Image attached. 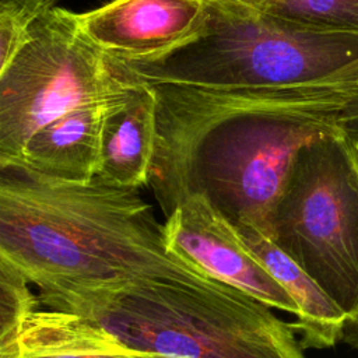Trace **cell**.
Listing matches in <instances>:
<instances>
[{
  "mask_svg": "<svg viewBox=\"0 0 358 358\" xmlns=\"http://www.w3.org/2000/svg\"><path fill=\"white\" fill-rule=\"evenodd\" d=\"M148 84L157 98L148 185L164 215L200 194L232 225H250L268 236L298 151L336 129L333 116L306 85Z\"/></svg>",
  "mask_w": 358,
  "mask_h": 358,
  "instance_id": "cell-1",
  "label": "cell"
},
{
  "mask_svg": "<svg viewBox=\"0 0 358 358\" xmlns=\"http://www.w3.org/2000/svg\"><path fill=\"white\" fill-rule=\"evenodd\" d=\"M0 260L36 292L116 282L213 280L168 249L138 189L67 182L0 164Z\"/></svg>",
  "mask_w": 358,
  "mask_h": 358,
  "instance_id": "cell-2",
  "label": "cell"
},
{
  "mask_svg": "<svg viewBox=\"0 0 358 358\" xmlns=\"http://www.w3.org/2000/svg\"><path fill=\"white\" fill-rule=\"evenodd\" d=\"M41 306L85 317L164 358H305L291 323L218 280H152L38 292Z\"/></svg>",
  "mask_w": 358,
  "mask_h": 358,
  "instance_id": "cell-3",
  "label": "cell"
},
{
  "mask_svg": "<svg viewBox=\"0 0 358 358\" xmlns=\"http://www.w3.org/2000/svg\"><path fill=\"white\" fill-rule=\"evenodd\" d=\"M185 43L155 57H109L117 77L193 87H294L320 83L358 62V35L322 31L236 0L206 4Z\"/></svg>",
  "mask_w": 358,
  "mask_h": 358,
  "instance_id": "cell-4",
  "label": "cell"
},
{
  "mask_svg": "<svg viewBox=\"0 0 358 358\" xmlns=\"http://www.w3.org/2000/svg\"><path fill=\"white\" fill-rule=\"evenodd\" d=\"M268 238L344 312L343 343L358 350V165L338 127L298 151Z\"/></svg>",
  "mask_w": 358,
  "mask_h": 358,
  "instance_id": "cell-5",
  "label": "cell"
},
{
  "mask_svg": "<svg viewBox=\"0 0 358 358\" xmlns=\"http://www.w3.org/2000/svg\"><path fill=\"white\" fill-rule=\"evenodd\" d=\"M123 84L108 55L81 29L78 14L50 6L0 69V164L17 161L32 134L49 122L106 99Z\"/></svg>",
  "mask_w": 358,
  "mask_h": 358,
  "instance_id": "cell-6",
  "label": "cell"
},
{
  "mask_svg": "<svg viewBox=\"0 0 358 358\" xmlns=\"http://www.w3.org/2000/svg\"><path fill=\"white\" fill-rule=\"evenodd\" d=\"M164 232L168 249L206 275L239 288L270 308L298 315L291 295L204 196L185 197L165 217Z\"/></svg>",
  "mask_w": 358,
  "mask_h": 358,
  "instance_id": "cell-7",
  "label": "cell"
},
{
  "mask_svg": "<svg viewBox=\"0 0 358 358\" xmlns=\"http://www.w3.org/2000/svg\"><path fill=\"white\" fill-rule=\"evenodd\" d=\"M199 0H112L78 14L81 29L109 57L141 60L185 43L200 31Z\"/></svg>",
  "mask_w": 358,
  "mask_h": 358,
  "instance_id": "cell-8",
  "label": "cell"
},
{
  "mask_svg": "<svg viewBox=\"0 0 358 358\" xmlns=\"http://www.w3.org/2000/svg\"><path fill=\"white\" fill-rule=\"evenodd\" d=\"M155 144V92L148 83L124 80L105 103L96 176L122 187L148 185Z\"/></svg>",
  "mask_w": 358,
  "mask_h": 358,
  "instance_id": "cell-9",
  "label": "cell"
},
{
  "mask_svg": "<svg viewBox=\"0 0 358 358\" xmlns=\"http://www.w3.org/2000/svg\"><path fill=\"white\" fill-rule=\"evenodd\" d=\"M0 358H164L133 348L96 323L39 306L15 334L0 341Z\"/></svg>",
  "mask_w": 358,
  "mask_h": 358,
  "instance_id": "cell-10",
  "label": "cell"
},
{
  "mask_svg": "<svg viewBox=\"0 0 358 358\" xmlns=\"http://www.w3.org/2000/svg\"><path fill=\"white\" fill-rule=\"evenodd\" d=\"M106 99L80 105L41 127L17 162L52 179L92 180L99 169Z\"/></svg>",
  "mask_w": 358,
  "mask_h": 358,
  "instance_id": "cell-11",
  "label": "cell"
},
{
  "mask_svg": "<svg viewBox=\"0 0 358 358\" xmlns=\"http://www.w3.org/2000/svg\"><path fill=\"white\" fill-rule=\"evenodd\" d=\"M235 228L252 255L296 303L298 315L291 326L301 333L302 348H330L343 341L345 315L322 287L257 228Z\"/></svg>",
  "mask_w": 358,
  "mask_h": 358,
  "instance_id": "cell-12",
  "label": "cell"
},
{
  "mask_svg": "<svg viewBox=\"0 0 358 358\" xmlns=\"http://www.w3.org/2000/svg\"><path fill=\"white\" fill-rule=\"evenodd\" d=\"M322 31L358 35V0H236Z\"/></svg>",
  "mask_w": 358,
  "mask_h": 358,
  "instance_id": "cell-13",
  "label": "cell"
},
{
  "mask_svg": "<svg viewBox=\"0 0 358 358\" xmlns=\"http://www.w3.org/2000/svg\"><path fill=\"white\" fill-rule=\"evenodd\" d=\"M39 306L38 292L31 288L22 273L0 260V341L13 337Z\"/></svg>",
  "mask_w": 358,
  "mask_h": 358,
  "instance_id": "cell-14",
  "label": "cell"
},
{
  "mask_svg": "<svg viewBox=\"0 0 358 358\" xmlns=\"http://www.w3.org/2000/svg\"><path fill=\"white\" fill-rule=\"evenodd\" d=\"M56 0H0V69H4L27 39L31 24Z\"/></svg>",
  "mask_w": 358,
  "mask_h": 358,
  "instance_id": "cell-15",
  "label": "cell"
},
{
  "mask_svg": "<svg viewBox=\"0 0 358 358\" xmlns=\"http://www.w3.org/2000/svg\"><path fill=\"white\" fill-rule=\"evenodd\" d=\"M306 87L312 98L333 116L340 108L358 103V62L330 78Z\"/></svg>",
  "mask_w": 358,
  "mask_h": 358,
  "instance_id": "cell-16",
  "label": "cell"
},
{
  "mask_svg": "<svg viewBox=\"0 0 358 358\" xmlns=\"http://www.w3.org/2000/svg\"><path fill=\"white\" fill-rule=\"evenodd\" d=\"M336 126L352 141L358 143V103L347 105L333 113Z\"/></svg>",
  "mask_w": 358,
  "mask_h": 358,
  "instance_id": "cell-17",
  "label": "cell"
},
{
  "mask_svg": "<svg viewBox=\"0 0 358 358\" xmlns=\"http://www.w3.org/2000/svg\"><path fill=\"white\" fill-rule=\"evenodd\" d=\"M351 141V145H352V151H354V155H355V161H357V165H358V143L357 141Z\"/></svg>",
  "mask_w": 358,
  "mask_h": 358,
  "instance_id": "cell-18",
  "label": "cell"
},
{
  "mask_svg": "<svg viewBox=\"0 0 358 358\" xmlns=\"http://www.w3.org/2000/svg\"><path fill=\"white\" fill-rule=\"evenodd\" d=\"M199 1H201L204 4H211V3H217V1H222V0H199Z\"/></svg>",
  "mask_w": 358,
  "mask_h": 358,
  "instance_id": "cell-19",
  "label": "cell"
}]
</instances>
